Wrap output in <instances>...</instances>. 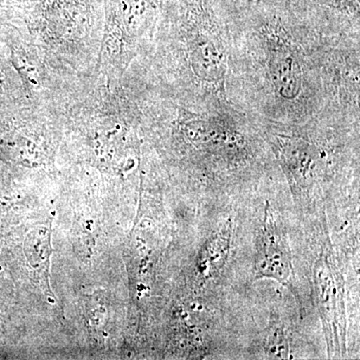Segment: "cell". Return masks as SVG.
<instances>
[{
	"instance_id": "6da1fadb",
	"label": "cell",
	"mask_w": 360,
	"mask_h": 360,
	"mask_svg": "<svg viewBox=\"0 0 360 360\" xmlns=\"http://www.w3.org/2000/svg\"><path fill=\"white\" fill-rule=\"evenodd\" d=\"M330 258L321 257L314 269L315 296L329 355L345 354L347 338L342 278Z\"/></svg>"
},
{
	"instance_id": "7a4b0ae2",
	"label": "cell",
	"mask_w": 360,
	"mask_h": 360,
	"mask_svg": "<svg viewBox=\"0 0 360 360\" xmlns=\"http://www.w3.org/2000/svg\"><path fill=\"white\" fill-rule=\"evenodd\" d=\"M255 276V279L270 278L278 281L300 300L296 292L290 245L272 215L269 202L265 205L262 229L258 232Z\"/></svg>"
},
{
	"instance_id": "3957f363",
	"label": "cell",
	"mask_w": 360,
	"mask_h": 360,
	"mask_svg": "<svg viewBox=\"0 0 360 360\" xmlns=\"http://www.w3.org/2000/svg\"><path fill=\"white\" fill-rule=\"evenodd\" d=\"M270 80L281 98L293 101L302 89V66L292 39L281 23H267L264 30Z\"/></svg>"
},
{
	"instance_id": "277c9868",
	"label": "cell",
	"mask_w": 360,
	"mask_h": 360,
	"mask_svg": "<svg viewBox=\"0 0 360 360\" xmlns=\"http://www.w3.org/2000/svg\"><path fill=\"white\" fill-rule=\"evenodd\" d=\"M200 25L191 45V68L202 82L219 84L224 80L227 61L224 44L219 35L215 33L210 4L203 11Z\"/></svg>"
},
{
	"instance_id": "5b68a950",
	"label": "cell",
	"mask_w": 360,
	"mask_h": 360,
	"mask_svg": "<svg viewBox=\"0 0 360 360\" xmlns=\"http://www.w3.org/2000/svg\"><path fill=\"white\" fill-rule=\"evenodd\" d=\"M182 129L187 139L205 153L225 158L245 155V136L221 120L196 117L184 122Z\"/></svg>"
},
{
	"instance_id": "8992f818",
	"label": "cell",
	"mask_w": 360,
	"mask_h": 360,
	"mask_svg": "<svg viewBox=\"0 0 360 360\" xmlns=\"http://www.w3.org/2000/svg\"><path fill=\"white\" fill-rule=\"evenodd\" d=\"M274 148L291 186L300 191L309 189L314 184L319 167L316 148L309 142L295 137H276Z\"/></svg>"
},
{
	"instance_id": "52a82bcc",
	"label": "cell",
	"mask_w": 360,
	"mask_h": 360,
	"mask_svg": "<svg viewBox=\"0 0 360 360\" xmlns=\"http://www.w3.org/2000/svg\"><path fill=\"white\" fill-rule=\"evenodd\" d=\"M232 231V222L229 219L203 243L196 260V274L203 283L219 276L226 264L231 252Z\"/></svg>"
},
{
	"instance_id": "ba28073f",
	"label": "cell",
	"mask_w": 360,
	"mask_h": 360,
	"mask_svg": "<svg viewBox=\"0 0 360 360\" xmlns=\"http://www.w3.org/2000/svg\"><path fill=\"white\" fill-rule=\"evenodd\" d=\"M264 349L270 359H290V345L283 326L271 324L265 335Z\"/></svg>"
},
{
	"instance_id": "9c48e42d",
	"label": "cell",
	"mask_w": 360,
	"mask_h": 360,
	"mask_svg": "<svg viewBox=\"0 0 360 360\" xmlns=\"http://www.w3.org/2000/svg\"><path fill=\"white\" fill-rule=\"evenodd\" d=\"M333 6L348 13H359V0H328Z\"/></svg>"
},
{
	"instance_id": "30bf717a",
	"label": "cell",
	"mask_w": 360,
	"mask_h": 360,
	"mask_svg": "<svg viewBox=\"0 0 360 360\" xmlns=\"http://www.w3.org/2000/svg\"><path fill=\"white\" fill-rule=\"evenodd\" d=\"M248 2H251V4H265V2L274 1V0H248Z\"/></svg>"
}]
</instances>
